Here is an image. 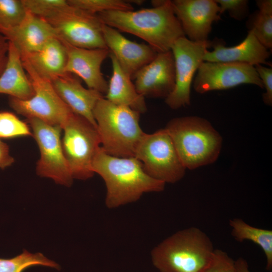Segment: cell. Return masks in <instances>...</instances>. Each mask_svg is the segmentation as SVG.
Masks as SVG:
<instances>
[{
    "instance_id": "1",
    "label": "cell",
    "mask_w": 272,
    "mask_h": 272,
    "mask_svg": "<svg viewBox=\"0 0 272 272\" xmlns=\"http://www.w3.org/2000/svg\"><path fill=\"white\" fill-rule=\"evenodd\" d=\"M153 7L137 11H110L97 14L101 22L145 40L158 53L171 50L185 37L171 1H152Z\"/></svg>"
},
{
    "instance_id": "2",
    "label": "cell",
    "mask_w": 272,
    "mask_h": 272,
    "mask_svg": "<svg viewBox=\"0 0 272 272\" xmlns=\"http://www.w3.org/2000/svg\"><path fill=\"white\" fill-rule=\"evenodd\" d=\"M92 170L105 182V205L109 209L137 201L145 193L165 189L166 183L149 176L136 158L111 156L101 146L93 159Z\"/></svg>"
},
{
    "instance_id": "3",
    "label": "cell",
    "mask_w": 272,
    "mask_h": 272,
    "mask_svg": "<svg viewBox=\"0 0 272 272\" xmlns=\"http://www.w3.org/2000/svg\"><path fill=\"white\" fill-rule=\"evenodd\" d=\"M186 169L211 164L220 154L223 139L206 119L187 116L171 119L165 127Z\"/></svg>"
},
{
    "instance_id": "4",
    "label": "cell",
    "mask_w": 272,
    "mask_h": 272,
    "mask_svg": "<svg viewBox=\"0 0 272 272\" xmlns=\"http://www.w3.org/2000/svg\"><path fill=\"white\" fill-rule=\"evenodd\" d=\"M214 248L210 237L196 227L180 230L151 251L153 265L160 272H201Z\"/></svg>"
},
{
    "instance_id": "5",
    "label": "cell",
    "mask_w": 272,
    "mask_h": 272,
    "mask_svg": "<svg viewBox=\"0 0 272 272\" xmlns=\"http://www.w3.org/2000/svg\"><path fill=\"white\" fill-rule=\"evenodd\" d=\"M93 113L105 152L118 157H134L145 133L139 124L141 113L112 103L104 97L97 102Z\"/></svg>"
},
{
    "instance_id": "6",
    "label": "cell",
    "mask_w": 272,
    "mask_h": 272,
    "mask_svg": "<svg viewBox=\"0 0 272 272\" xmlns=\"http://www.w3.org/2000/svg\"><path fill=\"white\" fill-rule=\"evenodd\" d=\"M21 58L34 93L31 98L25 100L10 97V107L27 118H37L62 129L74 113L58 95L51 81L39 76L28 61Z\"/></svg>"
},
{
    "instance_id": "7",
    "label": "cell",
    "mask_w": 272,
    "mask_h": 272,
    "mask_svg": "<svg viewBox=\"0 0 272 272\" xmlns=\"http://www.w3.org/2000/svg\"><path fill=\"white\" fill-rule=\"evenodd\" d=\"M134 157L151 177L165 183H175L185 175L182 163L172 140L164 128L145 133L135 150Z\"/></svg>"
},
{
    "instance_id": "8",
    "label": "cell",
    "mask_w": 272,
    "mask_h": 272,
    "mask_svg": "<svg viewBox=\"0 0 272 272\" xmlns=\"http://www.w3.org/2000/svg\"><path fill=\"white\" fill-rule=\"evenodd\" d=\"M62 129V148L74 179L92 177V162L101 145L96 127L74 113Z\"/></svg>"
},
{
    "instance_id": "9",
    "label": "cell",
    "mask_w": 272,
    "mask_h": 272,
    "mask_svg": "<svg viewBox=\"0 0 272 272\" xmlns=\"http://www.w3.org/2000/svg\"><path fill=\"white\" fill-rule=\"evenodd\" d=\"M45 20L53 27L59 39L73 46L88 49L107 48L103 35V24L97 14L69 4Z\"/></svg>"
},
{
    "instance_id": "10",
    "label": "cell",
    "mask_w": 272,
    "mask_h": 272,
    "mask_svg": "<svg viewBox=\"0 0 272 272\" xmlns=\"http://www.w3.org/2000/svg\"><path fill=\"white\" fill-rule=\"evenodd\" d=\"M27 123L40 150V157L36 166L37 174L51 178L57 184L70 186L74 178L62 148V128L35 118H27Z\"/></svg>"
},
{
    "instance_id": "11",
    "label": "cell",
    "mask_w": 272,
    "mask_h": 272,
    "mask_svg": "<svg viewBox=\"0 0 272 272\" xmlns=\"http://www.w3.org/2000/svg\"><path fill=\"white\" fill-rule=\"evenodd\" d=\"M212 43L209 40L194 42L183 37L172 45L171 51L174 60L175 86L165 100L170 108L177 109L190 105V88L194 75L203 61V55Z\"/></svg>"
},
{
    "instance_id": "12",
    "label": "cell",
    "mask_w": 272,
    "mask_h": 272,
    "mask_svg": "<svg viewBox=\"0 0 272 272\" xmlns=\"http://www.w3.org/2000/svg\"><path fill=\"white\" fill-rule=\"evenodd\" d=\"M193 81L194 90L203 94L241 84H252L263 89L254 66L240 62L203 61Z\"/></svg>"
},
{
    "instance_id": "13",
    "label": "cell",
    "mask_w": 272,
    "mask_h": 272,
    "mask_svg": "<svg viewBox=\"0 0 272 272\" xmlns=\"http://www.w3.org/2000/svg\"><path fill=\"white\" fill-rule=\"evenodd\" d=\"M171 2L188 39L194 42L208 40L212 24L221 20L220 7L215 1L174 0Z\"/></svg>"
},
{
    "instance_id": "14",
    "label": "cell",
    "mask_w": 272,
    "mask_h": 272,
    "mask_svg": "<svg viewBox=\"0 0 272 272\" xmlns=\"http://www.w3.org/2000/svg\"><path fill=\"white\" fill-rule=\"evenodd\" d=\"M137 91L145 97L165 98L175 86L174 60L171 50L158 53L133 76Z\"/></svg>"
},
{
    "instance_id": "15",
    "label": "cell",
    "mask_w": 272,
    "mask_h": 272,
    "mask_svg": "<svg viewBox=\"0 0 272 272\" xmlns=\"http://www.w3.org/2000/svg\"><path fill=\"white\" fill-rule=\"evenodd\" d=\"M60 40L65 46L67 54L65 73L80 77L88 88L106 94L108 82L104 78L101 67L109 55L108 49L77 47Z\"/></svg>"
},
{
    "instance_id": "16",
    "label": "cell",
    "mask_w": 272,
    "mask_h": 272,
    "mask_svg": "<svg viewBox=\"0 0 272 272\" xmlns=\"http://www.w3.org/2000/svg\"><path fill=\"white\" fill-rule=\"evenodd\" d=\"M102 32L110 53L131 79L140 69L152 61L158 53L150 45L131 41L117 30L104 24Z\"/></svg>"
},
{
    "instance_id": "17",
    "label": "cell",
    "mask_w": 272,
    "mask_h": 272,
    "mask_svg": "<svg viewBox=\"0 0 272 272\" xmlns=\"http://www.w3.org/2000/svg\"><path fill=\"white\" fill-rule=\"evenodd\" d=\"M1 33L15 46L21 54L34 52L50 39L57 37L48 22L28 11L19 24Z\"/></svg>"
},
{
    "instance_id": "18",
    "label": "cell",
    "mask_w": 272,
    "mask_h": 272,
    "mask_svg": "<svg viewBox=\"0 0 272 272\" xmlns=\"http://www.w3.org/2000/svg\"><path fill=\"white\" fill-rule=\"evenodd\" d=\"M224 42H212V51L205 52L203 61L221 62H240L252 65L269 64L267 59L270 52L257 40L251 31H248L245 38L239 44L230 47L225 45Z\"/></svg>"
},
{
    "instance_id": "19",
    "label": "cell",
    "mask_w": 272,
    "mask_h": 272,
    "mask_svg": "<svg viewBox=\"0 0 272 272\" xmlns=\"http://www.w3.org/2000/svg\"><path fill=\"white\" fill-rule=\"evenodd\" d=\"M60 98L72 111L80 115L94 125L97 124L93 111L99 99L104 96L101 93L85 88L72 74H66L51 81Z\"/></svg>"
},
{
    "instance_id": "20",
    "label": "cell",
    "mask_w": 272,
    "mask_h": 272,
    "mask_svg": "<svg viewBox=\"0 0 272 272\" xmlns=\"http://www.w3.org/2000/svg\"><path fill=\"white\" fill-rule=\"evenodd\" d=\"M21 55L39 76L50 81L67 74L65 48L57 37L50 39L39 49Z\"/></svg>"
},
{
    "instance_id": "21",
    "label": "cell",
    "mask_w": 272,
    "mask_h": 272,
    "mask_svg": "<svg viewBox=\"0 0 272 272\" xmlns=\"http://www.w3.org/2000/svg\"><path fill=\"white\" fill-rule=\"evenodd\" d=\"M9 43L7 63L0 76V94L28 100L34 95L32 84L24 67L19 51L13 43Z\"/></svg>"
},
{
    "instance_id": "22",
    "label": "cell",
    "mask_w": 272,
    "mask_h": 272,
    "mask_svg": "<svg viewBox=\"0 0 272 272\" xmlns=\"http://www.w3.org/2000/svg\"><path fill=\"white\" fill-rule=\"evenodd\" d=\"M112 75L105 98L115 104L128 107L144 113L147 110L145 97L137 91L131 78L121 68L114 56L110 53Z\"/></svg>"
},
{
    "instance_id": "23",
    "label": "cell",
    "mask_w": 272,
    "mask_h": 272,
    "mask_svg": "<svg viewBox=\"0 0 272 272\" xmlns=\"http://www.w3.org/2000/svg\"><path fill=\"white\" fill-rule=\"evenodd\" d=\"M231 235L240 242L250 240L263 250L266 260V269L272 268V231L253 227L242 219L234 218L229 221Z\"/></svg>"
},
{
    "instance_id": "24",
    "label": "cell",
    "mask_w": 272,
    "mask_h": 272,
    "mask_svg": "<svg viewBox=\"0 0 272 272\" xmlns=\"http://www.w3.org/2000/svg\"><path fill=\"white\" fill-rule=\"evenodd\" d=\"M258 11L251 18L249 27L265 48H272V1H256Z\"/></svg>"
},
{
    "instance_id": "25",
    "label": "cell",
    "mask_w": 272,
    "mask_h": 272,
    "mask_svg": "<svg viewBox=\"0 0 272 272\" xmlns=\"http://www.w3.org/2000/svg\"><path fill=\"white\" fill-rule=\"evenodd\" d=\"M43 266L59 269L55 261L41 253H32L24 250L20 254L11 258H0V272H23L34 266Z\"/></svg>"
},
{
    "instance_id": "26",
    "label": "cell",
    "mask_w": 272,
    "mask_h": 272,
    "mask_svg": "<svg viewBox=\"0 0 272 272\" xmlns=\"http://www.w3.org/2000/svg\"><path fill=\"white\" fill-rule=\"evenodd\" d=\"M71 6L88 13L98 14L110 11H131L133 8L123 0H67Z\"/></svg>"
},
{
    "instance_id": "27",
    "label": "cell",
    "mask_w": 272,
    "mask_h": 272,
    "mask_svg": "<svg viewBox=\"0 0 272 272\" xmlns=\"http://www.w3.org/2000/svg\"><path fill=\"white\" fill-rule=\"evenodd\" d=\"M26 13L22 0H0V32L17 26Z\"/></svg>"
},
{
    "instance_id": "28",
    "label": "cell",
    "mask_w": 272,
    "mask_h": 272,
    "mask_svg": "<svg viewBox=\"0 0 272 272\" xmlns=\"http://www.w3.org/2000/svg\"><path fill=\"white\" fill-rule=\"evenodd\" d=\"M32 136L27 122L9 112H0V139Z\"/></svg>"
},
{
    "instance_id": "29",
    "label": "cell",
    "mask_w": 272,
    "mask_h": 272,
    "mask_svg": "<svg viewBox=\"0 0 272 272\" xmlns=\"http://www.w3.org/2000/svg\"><path fill=\"white\" fill-rule=\"evenodd\" d=\"M26 10L46 19L61 11L68 5L65 0H22Z\"/></svg>"
},
{
    "instance_id": "30",
    "label": "cell",
    "mask_w": 272,
    "mask_h": 272,
    "mask_svg": "<svg viewBox=\"0 0 272 272\" xmlns=\"http://www.w3.org/2000/svg\"><path fill=\"white\" fill-rule=\"evenodd\" d=\"M201 272H238L234 260L225 251L215 249L212 257Z\"/></svg>"
},
{
    "instance_id": "31",
    "label": "cell",
    "mask_w": 272,
    "mask_h": 272,
    "mask_svg": "<svg viewBox=\"0 0 272 272\" xmlns=\"http://www.w3.org/2000/svg\"><path fill=\"white\" fill-rule=\"evenodd\" d=\"M220 7V15L227 11L230 16L241 20L248 14V1L247 0H215Z\"/></svg>"
},
{
    "instance_id": "32",
    "label": "cell",
    "mask_w": 272,
    "mask_h": 272,
    "mask_svg": "<svg viewBox=\"0 0 272 272\" xmlns=\"http://www.w3.org/2000/svg\"><path fill=\"white\" fill-rule=\"evenodd\" d=\"M265 92L262 94L264 103L268 106L272 105V68L262 64L254 65Z\"/></svg>"
},
{
    "instance_id": "33",
    "label": "cell",
    "mask_w": 272,
    "mask_h": 272,
    "mask_svg": "<svg viewBox=\"0 0 272 272\" xmlns=\"http://www.w3.org/2000/svg\"><path fill=\"white\" fill-rule=\"evenodd\" d=\"M15 161L11 156L8 145L0 140V168L5 169L11 166Z\"/></svg>"
},
{
    "instance_id": "34",
    "label": "cell",
    "mask_w": 272,
    "mask_h": 272,
    "mask_svg": "<svg viewBox=\"0 0 272 272\" xmlns=\"http://www.w3.org/2000/svg\"><path fill=\"white\" fill-rule=\"evenodd\" d=\"M9 43L0 32V76L4 71L8 59Z\"/></svg>"
},
{
    "instance_id": "35",
    "label": "cell",
    "mask_w": 272,
    "mask_h": 272,
    "mask_svg": "<svg viewBox=\"0 0 272 272\" xmlns=\"http://www.w3.org/2000/svg\"><path fill=\"white\" fill-rule=\"evenodd\" d=\"M236 267L238 272H251L248 268L247 262L242 257L235 260Z\"/></svg>"
},
{
    "instance_id": "36",
    "label": "cell",
    "mask_w": 272,
    "mask_h": 272,
    "mask_svg": "<svg viewBox=\"0 0 272 272\" xmlns=\"http://www.w3.org/2000/svg\"><path fill=\"white\" fill-rule=\"evenodd\" d=\"M129 3H133L137 5H142L144 3V1L138 0V1H127Z\"/></svg>"
}]
</instances>
